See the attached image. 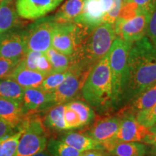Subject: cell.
<instances>
[{
  "label": "cell",
  "mask_w": 156,
  "mask_h": 156,
  "mask_svg": "<svg viewBox=\"0 0 156 156\" xmlns=\"http://www.w3.org/2000/svg\"><path fill=\"white\" fill-rule=\"evenodd\" d=\"M156 83V48L147 36L132 44L128 56L122 108Z\"/></svg>",
  "instance_id": "1"
},
{
  "label": "cell",
  "mask_w": 156,
  "mask_h": 156,
  "mask_svg": "<svg viewBox=\"0 0 156 156\" xmlns=\"http://www.w3.org/2000/svg\"><path fill=\"white\" fill-rule=\"evenodd\" d=\"M80 92L85 102L99 114L114 111L108 53L90 69Z\"/></svg>",
  "instance_id": "2"
},
{
  "label": "cell",
  "mask_w": 156,
  "mask_h": 156,
  "mask_svg": "<svg viewBox=\"0 0 156 156\" xmlns=\"http://www.w3.org/2000/svg\"><path fill=\"white\" fill-rule=\"evenodd\" d=\"M116 38L114 25L101 23L84 38L71 56L69 69L88 74L90 69L108 53Z\"/></svg>",
  "instance_id": "3"
},
{
  "label": "cell",
  "mask_w": 156,
  "mask_h": 156,
  "mask_svg": "<svg viewBox=\"0 0 156 156\" xmlns=\"http://www.w3.org/2000/svg\"><path fill=\"white\" fill-rule=\"evenodd\" d=\"M132 44L133 43L128 42L119 37H116L108 51L114 111L122 108L127 70L128 56Z\"/></svg>",
  "instance_id": "4"
},
{
  "label": "cell",
  "mask_w": 156,
  "mask_h": 156,
  "mask_svg": "<svg viewBox=\"0 0 156 156\" xmlns=\"http://www.w3.org/2000/svg\"><path fill=\"white\" fill-rule=\"evenodd\" d=\"M23 132L13 156H31L46 149L48 134L41 117L27 115L21 125Z\"/></svg>",
  "instance_id": "5"
},
{
  "label": "cell",
  "mask_w": 156,
  "mask_h": 156,
  "mask_svg": "<svg viewBox=\"0 0 156 156\" xmlns=\"http://www.w3.org/2000/svg\"><path fill=\"white\" fill-rule=\"evenodd\" d=\"M90 33L75 23H56L51 39V47L72 56Z\"/></svg>",
  "instance_id": "6"
},
{
  "label": "cell",
  "mask_w": 156,
  "mask_h": 156,
  "mask_svg": "<svg viewBox=\"0 0 156 156\" xmlns=\"http://www.w3.org/2000/svg\"><path fill=\"white\" fill-rule=\"evenodd\" d=\"M56 22L54 16L36 20L25 29L26 52L30 51L46 53L51 47V39Z\"/></svg>",
  "instance_id": "7"
},
{
  "label": "cell",
  "mask_w": 156,
  "mask_h": 156,
  "mask_svg": "<svg viewBox=\"0 0 156 156\" xmlns=\"http://www.w3.org/2000/svg\"><path fill=\"white\" fill-rule=\"evenodd\" d=\"M119 114L121 117L120 124L114 139L106 147L105 150L108 152L121 142H142L149 131V128L140 124L136 120L135 114L128 108H120Z\"/></svg>",
  "instance_id": "8"
},
{
  "label": "cell",
  "mask_w": 156,
  "mask_h": 156,
  "mask_svg": "<svg viewBox=\"0 0 156 156\" xmlns=\"http://www.w3.org/2000/svg\"><path fill=\"white\" fill-rule=\"evenodd\" d=\"M151 13L141 12L133 18L126 21L116 20L114 26L116 37L126 41L134 43L147 35L148 23Z\"/></svg>",
  "instance_id": "9"
},
{
  "label": "cell",
  "mask_w": 156,
  "mask_h": 156,
  "mask_svg": "<svg viewBox=\"0 0 156 156\" xmlns=\"http://www.w3.org/2000/svg\"><path fill=\"white\" fill-rule=\"evenodd\" d=\"M26 53L25 29H11L0 34V57L20 62Z\"/></svg>",
  "instance_id": "10"
},
{
  "label": "cell",
  "mask_w": 156,
  "mask_h": 156,
  "mask_svg": "<svg viewBox=\"0 0 156 156\" xmlns=\"http://www.w3.org/2000/svg\"><path fill=\"white\" fill-rule=\"evenodd\" d=\"M64 0H15V9L21 18L36 20L55 10Z\"/></svg>",
  "instance_id": "11"
},
{
  "label": "cell",
  "mask_w": 156,
  "mask_h": 156,
  "mask_svg": "<svg viewBox=\"0 0 156 156\" xmlns=\"http://www.w3.org/2000/svg\"><path fill=\"white\" fill-rule=\"evenodd\" d=\"M120 115L108 116L98 119L84 131V134L102 144L106 149L108 143L114 139L120 124Z\"/></svg>",
  "instance_id": "12"
},
{
  "label": "cell",
  "mask_w": 156,
  "mask_h": 156,
  "mask_svg": "<svg viewBox=\"0 0 156 156\" xmlns=\"http://www.w3.org/2000/svg\"><path fill=\"white\" fill-rule=\"evenodd\" d=\"M69 70V75L61 85L54 92L51 93L54 105L65 104L75 98L81 91L84 81L87 74L80 72Z\"/></svg>",
  "instance_id": "13"
},
{
  "label": "cell",
  "mask_w": 156,
  "mask_h": 156,
  "mask_svg": "<svg viewBox=\"0 0 156 156\" xmlns=\"http://www.w3.org/2000/svg\"><path fill=\"white\" fill-rule=\"evenodd\" d=\"M106 13L103 0H85L83 11L74 20L73 23L90 33L103 23Z\"/></svg>",
  "instance_id": "14"
},
{
  "label": "cell",
  "mask_w": 156,
  "mask_h": 156,
  "mask_svg": "<svg viewBox=\"0 0 156 156\" xmlns=\"http://www.w3.org/2000/svg\"><path fill=\"white\" fill-rule=\"evenodd\" d=\"M54 106L51 95L40 87H29L24 89L22 108L25 116L44 112Z\"/></svg>",
  "instance_id": "15"
},
{
  "label": "cell",
  "mask_w": 156,
  "mask_h": 156,
  "mask_svg": "<svg viewBox=\"0 0 156 156\" xmlns=\"http://www.w3.org/2000/svg\"><path fill=\"white\" fill-rule=\"evenodd\" d=\"M25 116L22 103L0 97V119L2 120L19 131L21 129Z\"/></svg>",
  "instance_id": "16"
},
{
  "label": "cell",
  "mask_w": 156,
  "mask_h": 156,
  "mask_svg": "<svg viewBox=\"0 0 156 156\" xmlns=\"http://www.w3.org/2000/svg\"><path fill=\"white\" fill-rule=\"evenodd\" d=\"M9 78L14 80L23 88L40 87L46 76L36 70L28 69L20 62L13 71Z\"/></svg>",
  "instance_id": "17"
},
{
  "label": "cell",
  "mask_w": 156,
  "mask_h": 156,
  "mask_svg": "<svg viewBox=\"0 0 156 156\" xmlns=\"http://www.w3.org/2000/svg\"><path fill=\"white\" fill-rule=\"evenodd\" d=\"M58 139L61 140L80 152H84L91 150H105L104 147L100 142L95 141L90 136L83 132H69L60 136ZM106 151V150H105Z\"/></svg>",
  "instance_id": "18"
},
{
  "label": "cell",
  "mask_w": 156,
  "mask_h": 156,
  "mask_svg": "<svg viewBox=\"0 0 156 156\" xmlns=\"http://www.w3.org/2000/svg\"><path fill=\"white\" fill-rule=\"evenodd\" d=\"M19 26L15 0L0 1V34Z\"/></svg>",
  "instance_id": "19"
},
{
  "label": "cell",
  "mask_w": 156,
  "mask_h": 156,
  "mask_svg": "<svg viewBox=\"0 0 156 156\" xmlns=\"http://www.w3.org/2000/svg\"><path fill=\"white\" fill-rule=\"evenodd\" d=\"M64 110L65 104L56 105L48 109L43 120L46 128L56 132L67 131L68 129L64 121Z\"/></svg>",
  "instance_id": "20"
},
{
  "label": "cell",
  "mask_w": 156,
  "mask_h": 156,
  "mask_svg": "<svg viewBox=\"0 0 156 156\" xmlns=\"http://www.w3.org/2000/svg\"><path fill=\"white\" fill-rule=\"evenodd\" d=\"M85 0H67L61 6L54 16L56 23H70L81 13Z\"/></svg>",
  "instance_id": "21"
},
{
  "label": "cell",
  "mask_w": 156,
  "mask_h": 156,
  "mask_svg": "<svg viewBox=\"0 0 156 156\" xmlns=\"http://www.w3.org/2000/svg\"><path fill=\"white\" fill-rule=\"evenodd\" d=\"M156 103V83L145 90L136 96L129 104L123 108H126L134 114L151 108Z\"/></svg>",
  "instance_id": "22"
},
{
  "label": "cell",
  "mask_w": 156,
  "mask_h": 156,
  "mask_svg": "<svg viewBox=\"0 0 156 156\" xmlns=\"http://www.w3.org/2000/svg\"><path fill=\"white\" fill-rule=\"evenodd\" d=\"M109 153L114 156H145L147 146L142 142H121Z\"/></svg>",
  "instance_id": "23"
},
{
  "label": "cell",
  "mask_w": 156,
  "mask_h": 156,
  "mask_svg": "<svg viewBox=\"0 0 156 156\" xmlns=\"http://www.w3.org/2000/svg\"><path fill=\"white\" fill-rule=\"evenodd\" d=\"M24 88L9 77L0 79V97L23 103Z\"/></svg>",
  "instance_id": "24"
},
{
  "label": "cell",
  "mask_w": 156,
  "mask_h": 156,
  "mask_svg": "<svg viewBox=\"0 0 156 156\" xmlns=\"http://www.w3.org/2000/svg\"><path fill=\"white\" fill-rule=\"evenodd\" d=\"M65 104L77 113L80 120L82 127L88 126L93 122L95 117V112L92 107L89 106L86 102L71 101Z\"/></svg>",
  "instance_id": "25"
},
{
  "label": "cell",
  "mask_w": 156,
  "mask_h": 156,
  "mask_svg": "<svg viewBox=\"0 0 156 156\" xmlns=\"http://www.w3.org/2000/svg\"><path fill=\"white\" fill-rule=\"evenodd\" d=\"M52 67V73H62L69 69L72 63L71 56H67L51 47L46 52Z\"/></svg>",
  "instance_id": "26"
},
{
  "label": "cell",
  "mask_w": 156,
  "mask_h": 156,
  "mask_svg": "<svg viewBox=\"0 0 156 156\" xmlns=\"http://www.w3.org/2000/svg\"><path fill=\"white\" fill-rule=\"evenodd\" d=\"M46 150L52 156H80V152L59 139L50 138L48 140Z\"/></svg>",
  "instance_id": "27"
},
{
  "label": "cell",
  "mask_w": 156,
  "mask_h": 156,
  "mask_svg": "<svg viewBox=\"0 0 156 156\" xmlns=\"http://www.w3.org/2000/svg\"><path fill=\"white\" fill-rule=\"evenodd\" d=\"M23 132V129L19 130L12 135L5 136L0 142V156H13Z\"/></svg>",
  "instance_id": "28"
},
{
  "label": "cell",
  "mask_w": 156,
  "mask_h": 156,
  "mask_svg": "<svg viewBox=\"0 0 156 156\" xmlns=\"http://www.w3.org/2000/svg\"><path fill=\"white\" fill-rule=\"evenodd\" d=\"M69 70L62 73H53L46 76L40 88L46 93L54 92L69 75Z\"/></svg>",
  "instance_id": "29"
},
{
  "label": "cell",
  "mask_w": 156,
  "mask_h": 156,
  "mask_svg": "<svg viewBox=\"0 0 156 156\" xmlns=\"http://www.w3.org/2000/svg\"><path fill=\"white\" fill-rule=\"evenodd\" d=\"M135 116L140 124L147 128H151L156 123V103L151 108L137 112Z\"/></svg>",
  "instance_id": "30"
},
{
  "label": "cell",
  "mask_w": 156,
  "mask_h": 156,
  "mask_svg": "<svg viewBox=\"0 0 156 156\" xmlns=\"http://www.w3.org/2000/svg\"><path fill=\"white\" fill-rule=\"evenodd\" d=\"M64 121L68 130L75 129L81 128V123L79 116L75 111L68 107L65 104V110H64Z\"/></svg>",
  "instance_id": "31"
},
{
  "label": "cell",
  "mask_w": 156,
  "mask_h": 156,
  "mask_svg": "<svg viewBox=\"0 0 156 156\" xmlns=\"http://www.w3.org/2000/svg\"><path fill=\"white\" fill-rule=\"evenodd\" d=\"M112 7L108 12L104 15L103 18V23H108L110 24H114L117 17L119 15L121 9L123 5V0H113Z\"/></svg>",
  "instance_id": "32"
},
{
  "label": "cell",
  "mask_w": 156,
  "mask_h": 156,
  "mask_svg": "<svg viewBox=\"0 0 156 156\" xmlns=\"http://www.w3.org/2000/svg\"><path fill=\"white\" fill-rule=\"evenodd\" d=\"M19 62L0 57V79L9 77Z\"/></svg>",
  "instance_id": "33"
},
{
  "label": "cell",
  "mask_w": 156,
  "mask_h": 156,
  "mask_svg": "<svg viewBox=\"0 0 156 156\" xmlns=\"http://www.w3.org/2000/svg\"><path fill=\"white\" fill-rule=\"evenodd\" d=\"M36 71L45 76L52 73V67L46 53H42L36 62Z\"/></svg>",
  "instance_id": "34"
},
{
  "label": "cell",
  "mask_w": 156,
  "mask_h": 156,
  "mask_svg": "<svg viewBox=\"0 0 156 156\" xmlns=\"http://www.w3.org/2000/svg\"><path fill=\"white\" fill-rule=\"evenodd\" d=\"M42 53L43 52L35 51H27L20 62L28 69L36 71L37 59L39 56L41 55Z\"/></svg>",
  "instance_id": "35"
},
{
  "label": "cell",
  "mask_w": 156,
  "mask_h": 156,
  "mask_svg": "<svg viewBox=\"0 0 156 156\" xmlns=\"http://www.w3.org/2000/svg\"><path fill=\"white\" fill-rule=\"evenodd\" d=\"M146 36L156 48V6L152 12L150 17Z\"/></svg>",
  "instance_id": "36"
},
{
  "label": "cell",
  "mask_w": 156,
  "mask_h": 156,
  "mask_svg": "<svg viewBox=\"0 0 156 156\" xmlns=\"http://www.w3.org/2000/svg\"><path fill=\"white\" fill-rule=\"evenodd\" d=\"M123 1L134 3L138 7L140 12H145L152 13L156 6V0H123Z\"/></svg>",
  "instance_id": "37"
},
{
  "label": "cell",
  "mask_w": 156,
  "mask_h": 156,
  "mask_svg": "<svg viewBox=\"0 0 156 156\" xmlns=\"http://www.w3.org/2000/svg\"><path fill=\"white\" fill-rule=\"evenodd\" d=\"M142 142L146 144V145H153L156 147V125H153L149 128L148 133L146 134Z\"/></svg>",
  "instance_id": "38"
},
{
  "label": "cell",
  "mask_w": 156,
  "mask_h": 156,
  "mask_svg": "<svg viewBox=\"0 0 156 156\" xmlns=\"http://www.w3.org/2000/svg\"><path fill=\"white\" fill-rule=\"evenodd\" d=\"M16 132H17V130L12 127L10 125L0 119V139L6 136L12 135Z\"/></svg>",
  "instance_id": "39"
},
{
  "label": "cell",
  "mask_w": 156,
  "mask_h": 156,
  "mask_svg": "<svg viewBox=\"0 0 156 156\" xmlns=\"http://www.w3.org/2000/svg\"><path fill=\"white\" fill-rule=\"evenodd\" d=\"M80 156H114L105 150H91L82 152Z\"/></svg>",
  "instance_id": "40"
},
{
  "label": "cell",
  "mask_w": 156,
  "mask_h": 156,
  "mask_svg": "<svg viewBox=\"0 0 156 156\" xmlns=\"http://www.w3.org/2000/svg\"><path fill=\"white\" fill-rule=\"evenodd\" d=\"M31 156H52V155H51V154L48 153V151H47V150L46 149V150H44V151L38 152V153L34 154V155H33Z\"/></svg>",
  "instance_id": "41"
},
{
  "label": "cell",
  "mask_w": 156,
  "mask_h": 156,
  "mask_svg": "<svg viewBox=\"0 0 156 156\" xmlns=\"http://www.w3.org/2000/svg\"><path fill=\"white\" fill-rule=\"evenodd\" d=\"M5 137H3V138H2V139H0V142H1L2 141V140L3 139H4V138H5Z\"/></svg>",
  "instance_id": "42"
},
{
  "label": "cell",
  "mask_w": 156,
  "mask_h": 156,
  "mask_svg": "<svg viewBox=\"0 0 156 156\" xmlns=\"http://www.w3.org/2000/svg\"><path fill=\"white\" fill-rule=\"evenodd\" d=\"M154 125H156V123H155V124H154Z\"/></svg>",
  "instance_id": "43"
},
{
  "label": "cell",
  "mask_w": 156,
  "mask_h": 156,
  "mask_svg": "<svg viewBox=\"0 0 156 156\" xmlns=\"http://www.w3.org/2000/svg\"><path fill=\"white\" fill-rule=\"evenodd\" d=\"M0 1H1V0H0Z\"/></svg>",
  "instance_id": "44"
}]
</instances>
